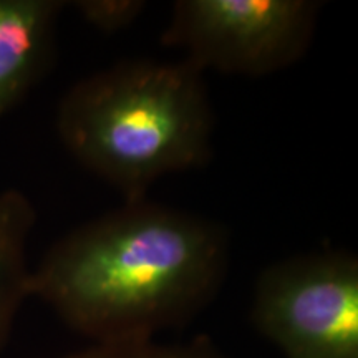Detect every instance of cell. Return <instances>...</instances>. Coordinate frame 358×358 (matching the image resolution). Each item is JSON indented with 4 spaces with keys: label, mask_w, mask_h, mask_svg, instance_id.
<instances>
[{
    "label": "cell",
    "mask_w": 358,
    "mask_h": 358,
    "mask_svg": "<svg viewBox=\"0 0 358 358\" xmlns=\"http://www.w3.org/2000/svg\"><path fill=\"white\" fill-rule=\"evenodd\" d=\"M203 75L186 60H134L96 71L60 101L58 136L124 201L145 199L159 178L203 166L213 153Z\"/></svg>",
    "instance_id": "obj_2"
},
{
    "label": "cell",
    "mask_w": 358,
    "mask_h": 358,
    "mask_svg": "<svg viewBox=\"0 0 358 358\" xmlns=\"http://www.w3.org/2000/svg\"><path fill=\"white\" fill-rule=\"evenodd\" d=\"M64 6L58 0H0V118L43 73Z\"/></svg>",
    "instance_id": "obj_5"
},
{
    "label": "cell",
    "mask_w": 358,
    "mask_h": 358,
    "mask_svg": "<svg viewBox=\"0 0 358 358\" xmlns=\"http://www.w3.org/2000/svg\"><path fill=\"white\" fill-rule=\"evenodd\" d=\"M250 319L284 358H358V261L348 252L282 259L264 268Z\"/></svg>",
    "instance_id": "obj_3"
},
{
    "label": "cell",
    "mask_w": 358,
    "mask_h": 358,
    "mask_svg": "<svg viewBox=\"0 0 358 358\" xmlns=\"http://www.w3.org/2000/svg\"><path fill=\"white\" fill-rule=\"evenodd\" d=\"M320 8L313 0H178L161 40L203 73L262 77L306 55Z\"/></svg>",
    "instance_id": "obj_4"
},
{
    "label": "cell",
    "mask_w": 358,
    "mask_h": 358,
    "mask_svg": "<svg viewBox=\"0 0 358 358\" xmlns=\"http://www.w3.org/2000/svg\"><path fill=\"white\" fill-rule=\"evenodd\" d=\"M227 267L229 244L214 222L124 201L48 250L30 274V297L92 343L145 342L194 319Z\"/></svg>",
    "instance_id": "obj_1"
},
{
    "label": "cell",
    "mask_w": 358,
    "mask_h": 358,
    "mask_svg": "<svg viewBox=\"0 0 358 358\" xmlns=\"http://www.w3.org/2000/svg\"><path fill=\"white\" fill-rule=\"evenodd\" d=\"M73 6L87 24L103 34L124 30L140 19L146 8V3L140 0H82Z\"/></svg>",
    "instance_id": "obj_8"
},
{
    "label": "cell",
    "mask_w": 358,
    "mask_h": 358,
    "mask_svg": "<svg viewBox=\"0 0 358 358\" xmlns=\"http://www.w3.org/2000/svg\"><path fill=\"white\" fill-rule=\"evenodd\" d=\"M58 358H231L208 335H196L187 342L159 343L156 340L122 343H92L83 350Z\"/></svg>",
    "instance_id": "obj_7"
},
{
    "label": "cell",
    "mask_w": 358,
    "mask_h": 358,
    "mask_svg": "<svg viewBox=\"0 0 358 358\" xmlns=\"http://www.w3.org/2000/svg\"><path fill=\"white\" fill-rule=\"evenodd\" d=\"M34 224L35 209L24 192H0V357L22 303L30 297L27 243Z\"/></svg>",
    "instance_id": "obj_6"
}]
</instances>
